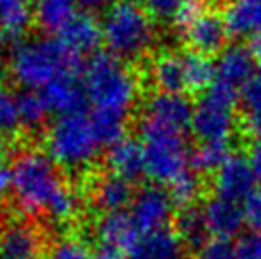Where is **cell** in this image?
Here are the masks:
<instances>
[{
    "instance_id": "obj_17",
    "label": "cell",
    "mask_w": 261,
    "mask_h": 259,
    "mask_svg": "<svg viewBox=\"0 0 261 259\" xmlns=\"http://www.w3.org/2000/svg\"><path fill=\"white\" fill-rule=\"evenodd\" d=\"M107 166L113 175H118L126 181H138L141 175H147L145 151L141 141L124 137L107 151Z\"/></svg>"
},
{
    "instance_id": "obj_4",
    "label": "cell",
    "mask_w": 261,
    "mask_h": 259,
    "mask_svg": "<svg viewBox=\"0 0 261 259\" xmlns=\"http://www.w3.org/2000/svg\"><path fill=\"white\" fill-rule=\"evenodd\" d=\"M103 44L120 61H136L152 48L156 29L152 15L136 0H116L101 19Z\"/></svg>"
},
{
    "instance_id": "obj_16",
    "label": "cell",
    "mask_w": 261,
    "mask_h": 259,
    "mask_svg": "<svg viewBox=\"0 0 261 259\" xmlns=\"http://www.w3.org/2000/svg\"><path fill=\"white\" fill-rule=\"evenodd\" d=\"M128 259H187V248L170 229L141 235L128 252Z\"/></svg>"
},
{
    "instance_id": "obj_2",
    "label": "cell",
    "mask_w": 261,
    "mask_h": 259,
    "mask_svg": "<svg viewBox=\"0 0 261 259\" xmlns=\"http://www.w3.org/2000/svg\"><path fill=\"white\" fill-rule=\"evenodd\" d=\"M80 59L59 38H29L10 54V74L25 92H42L61 76L79 71Z\"/></svg>"
},
{
    "instance_id": "obj_38",
    "label": "cell",
    "mask_w": 261,
    "mask_h": 259,
    "mask_svg": "<svg viewBox=\"0 0 261 259\" xmlns=\"http://www.w3.org/2000/svg\"><path fill=\"white\" fill-rule=\"evenodd\" d=\"M94 259H128L126 255V250L122 248H116V246L109 244H99L95 246L94 250Z\"/></svg>"
},
{
    "instance_id": "obj_7",
    "label": "cell",
    "mask_w": 261,
    "mask_h": 259,
    "mask_svg": "<svg viewBox=\"0 0 261 259\" xmlns=\"http://www.w3.org/2000/svg\"><path fill=\"white\" fill-rule=\"evenodd\" d=\"M237 99L239 94L218 84L198 99L193 111L191 130L200 143H231L237 126Z\"/></svg>"
},
{
    "instance_id": "obj_37",
    "label": "cell",
    "mask_w": 261,
    "mask_h": 259,
    "mask_svg": "<svg viewBox=\"0 0 261 259\" xmlns=\"http://www.w3.org/2000/svg\"><path fill=\"white\" fill-rule=\"evenodd\" d=\"M204 10L206 8H204L202 0H187V4L179 10V14L175 15V25H179L181 29H185L187 25H191L198 15L202 14Z\"/></svg>"
},
{
    "instance_id": "obj_29",
    "label": "cell",
    "mask_w": 261,
    "mask_h": 259,
    "mask_svg": "<svg viewBox=\"0 0 261 259\" xmlns=\"http://www.w3.org/2000/svg\"><path fill=\"white\" fill-rule=\"evenodd\" d=\"M231 154V143H200L191 154V168L196 173L218 172Z\"/></svg>"
},
{
    "instance_id": "obj_27",
    "label": "cell",
    "mask_w": 261,
    "mask_h": 259,
    "mask_svg": "<svg viewBox=\"0 0 261 259\" xmlns=\"http://www.w3.org/2000/svg\"><path fill=\"white\" fill-rule=\"evenodd\" d=\"M242 113L246 132L261 141V67L242 92Z\"/></svg>"
},
{
    "instance_id": "obj_5",
    "label": "cell",
    "mask_w": 261,
    "mask_h": 259,
    "mask_svg": "<svg viewBox=\"0 0 261 259\" xmlns=\"http://www.w3.org/2000/svg\"><path fill=\"white\" fill-rule=\"evenodd\" d=\"M141 145L145 151L147 175L154 185H172L183 173L191 172V154L185 132L168 128L143 116L139 124Z\"/></svg>"
},
{
    "instance_id": "obj_10",
    "label": "cell",
    "mask_w": 261,
    "mask_h": 259,
    "mask_svg": "<svg viewBox=\"0 0 261 259\" xmlns=\"http://www.w3.org/2000/svg\"><path fill=\"white\" fill-rule=\"evenodd\" d=\"M255 71L252 51L244 46H227L216 61V84L240 94L254 79Z\"/></svg>"
},
{
    "instance_id": "obj_21",
    "label": "cell",
    "mask_w": 261,
    "mask_h": 259,
    "mask_svg": "<svg viewBox=\"0 0 261 259\" xmlns=\"http://www.w3.org/2000/svg\"><path fill=\"white\" fill-rule=\"evenodd\" d=\"M223 19L229 35L252 38L261 33V0H229Z\"/></svg>"
},
{
    "instance_id": "obj_15",
    "label": "cell",
    "mask_w": 261,
    "mask_h": 259,
    "mask_svg": "<svg viewBox=\"0 0 261 259\" xmlns=\"http://www.w3.org/2000/svg\"><path fill=\"white\" fill-rule=\"evenodd\" d=\"M202 214L210 235L218 240H229V238L237 237L242 225L246 223L240 204L225 200L221 196H212L210 200L204 204Z\"/></svg>"
},
{
    "instance_id": "obj_18",
    "label": "cell",
    "mask_w": 261,
    "mask_h": 259,
    "mask_svg": "<svg viewBox=\"0 0 261 259\" xmlns=\"http://www.w3.org/2000/svg\"><path fill=\"white\" fill-rule=\"evenodd\" d=\"M59 40L73 56L82 59L84 56H95L97 46L103 42L101 23H97L90 15H76L71 25L63 33H59Z\"/></svg>"
},
{
    "instance_id": "obj_28",
    "label": "cell",
    "mask_w": 261,
    "mask_h": 259,
    "mask_svg": "<svg viewBox=\"0 0 261 259\" xmlns=\"http://www.w3.org/2000/svg\"><path fill=\"white\" fill-rule=\"evenodd\" d=\"M17 115L21 126L37 130L46 122L50 109L40 92H23L21 95H17Z\"/></svg>"
},
{
    "instance_id": "obj_33",
    "label": "cell",
    "mask_w": 261,
    "mask_h": 259,
    "mask_svg": "<svg viewBox=\"0 0 261 259\" xmlns=\"http://www.w3.org/2000/svg\"><path fill=\"white\" fill-rule=\"evenodd\" d=\"M187 0H145V10L159 19H175Z\"/></svg>"
},
{
    "instance_id": "obj_1",
    "label": "cell",
    "mask_w": 261,
    "mask_h": 259,
    "mask_svg": "<svg viewBox=\"0 0 261 259\" xmlns=\"http://www.w3.org/2000/svg\"><path fill=\"white\" fill-rule=\"evenodd\" d=\"M82 86L86 92L92 113H109L130 118L132 107L136 105L139 84L130 67L118 58L95 54L88 59L82 74Z\"/></svg>"
},
{
    "instance_id": "obj_35",
    "label": "cell",
    "mask_w": 261,
    "mask_h": 259,
    "mask_svg": "<svg viewBox=\"0 0 261 259\" xmlns=\"http://www.w3.org/2000/svg\"><path fill=\"white\" fill-rule=\"evenodd\" d=\"M196 259H237V253H234V246H231L229 240L214 238L198 252Z\"/></svg>"
},
{
    "instance_id": "obj_9",
    "label": "cell",
    "mask_w": 261,
    "mask_h": 259,
    "mask_svg": "<svg viewBox=\"0 0 261 259\" xmlns=\"http://www.w3.org/2000/svg\"><path fill=\"white\" fill-rule=\"evenodd\" d=\"M255 177L250 159L242 154H231L219 166L214 177V189L216 196H221L225 200L231 202H244L252 193H255Z\"/></svg>"
},
{
    "instance_id": "obj_43",
    "label": "cell",
    "mask_w": 261,
    "mask_h": 259,
    "mask_svg": "<svg viewBox=\"0 0 261 259\" xmlns=\"http://www.w3.org/2000/svg\"><path fill=\"white\" fill-rule=\"evenodd\" d=\"M6 56V33L0 29V61Z\"/></svg>"
},
{
    "instance_id": "obj_19",
    "label": "cell",
    "mask_w": 261,
    "mask_h": 259,
    "mask_svg": "<svg viewBox=\"0 0 261 259\" xmlns=\"http://www.w3.org/2000/svg\"><path fill=\"white\" fill-rule=\"evenodd\" d=\"M134 198L136 194H134V187L130 181L113 175V173L99 177L92 189V202L95 210H99L103 214L124 212V208L132 204Z\"/></svg>"
},
{
    "instance_id": "obj_3",
    "label": "cell",
    "mask_w": 261,
    "mask_h": 259,
    "mask_svg": "<svg viewBox=\"0 0 261 259\" xmlns=\"http://www.w3.org/2000/svg\"><path fill=\"white\" fill-rule=\"evenodd\" d=\"M69 187L56 162L40 151H25L12 166V193L25 216H44Z\"/></svg>"
},
{
    "instance_id": "obj_11",
    "label": "cell",
    "mask_w": 261,
    "mask_h": 259,
    "mask_svg": "<svg viewBox=\"0 0 261 259\" xmlns=\"http://www.w3.org/2000/svg\"><path fill=\"white\" fill-rule=\"evenodd\" d=\"M185 40L191 46V51H198L204 56L221 54L229 38V29L225 25L223 15L204 10L195 21L187 25L185 29Z\"/></svg>"
},
{
    "instance_id": "obj_30",
    "label": "cell",
    "mask_w": 261,
    "mask_h": 259,
    "mask_svg": "<svg viewBox=\"0 0 261 259\" xmlns=\"http://www.w3.org/2000/svg\"><path fill=\"white\" fill-rule=\"evenodd\" d=\"M198 194H200V181L193 170L183 173L179 179L170 185V196H172L174 204L185 210L193 206V202L198 198Z\"/></svg>"
},
{
    "instance_id": "obj_22",
    "label": "cell",
    "mask_w": 261,
    "mask_h": 259,
    "mask_svg": "<svg viewBox=\"0 0 261 259\" xmlns=\"http://www.w3.org/2000/svg\"><path fill=\"white\" fill-rule=\"evenodd\" d=\"M151 80L156 92L164 94H183L185 92V71H183V54L166 51L160 54L151 65Z\"/></svg>"
},
{
    "instance_id": "obj_14",
    "label": "cell",
    "mask_w": 261,
    "mask_h": 259,
    "mask_svg": "<svg viewBox=\"0 0 261 259\" xmlns=\"http://www.w3.org/2000/svg\"><path fill=\"white\" fill-rule=\"evenodd\" d=\"M40 94L50 109V113H56L58 116L84 113L88 101L84 86H82V82L74 79V74L61 76L56 82H51L50 86L44 88Z\"/></svg>"
},
{
    "instance_id": "obj_24",
    "label": "cell",
    "mask_w": 261,
    "mask_h": 259,
    "mask_svg": "<svg viewBox=\"0 0 261 259\" xmlns=\"http://www.w3.org/2000/svg\"><path fill=\"white\" fill-rule=\"evenodd\" d=\"M183 71L189 92H208L216 84V61L210 56L198 51L183 54Z\"/></svg>"
},
{
    "instance_id": "obj_42",
    "label": "cell",
    "mask_w": 261,
    "mask_h": 259,
    "mask_svg": "<svg viewBox=\"0 0 261 259\" xmlns=\"http://www.w3.org/2000/svg\"><path fill=\"white\" fill-rule=\"evenodd\" d=\"M248 50L252 51V56L255 58V61H261V33H257V35H254L250 38Z\"/></svg>"
},
{
    "instance_id": "obj_26",
    "label": "cell",
    "mask_w": 261,
    "mask_h": 259,
    "mask_svg": "<svg viewBox=\"0 0 261 259\" xmlns=\"http://www.w3.org/2000/svg\"><path fill=\"white\" fill-rule=\"evenodd\" d=\"M35 19L29 0H0V29L10 36H21Z\"/></svg>"
},
{
    "instance_id": "obj_25",
    "label": "cell",
    "mask_w": 261,
    "mask_h": 259,
    "mask_svg": "<svg viewBox=\"0 0 261 259\" xmlns=\"http://www.w3.org/2000/svg\"><path fill=\"white\" fill-rule=\"evenodd\" d=\"M177 237L181 238L185 248L198 250V252L210 242L208 238L212 235L210 230H208L202 210H196V208L183 210L181 216L177 217Z\"/></svg>"
},
{
    "instance_id": "obj_13",
    "label": "cell",
    "mask_w": 261,
    "mask_h": 259,
    "mask_svg": "<svg viewBox=\"0 0 261 259\" xmlns=\"http://www.w3.org/2000/svg\"><path fill=\"white\" fill-rule=\"evenodd\" d=\"M44 242L37 227L15 221L0 232V259H42Z\"/></svg>"
},
{
    "instance_id": "obj_34",
    "label": "cell",
    "mask_w": 261,
    "mask_h": 259,
    "mask_svg": "<svg viewBox=\"0 0 261 259\" xmlns=\"http://www.w3.org/2000/svg\"><path fill=\"white\" fill-rule=\"evenodd\" d=\"M237 259H261V232H246L234 244Z\"/></svg>"
},
{
    "instance_id": "obj_12",
    "label": "cell",
    "mask_w": 261,
    "mask_h": 259,
    "mask_svg": "<svg viewBox=\"0 0 261 259\" xmlns=\"http://www.w3.org/2000/svg\"><path fill=\"white\" fill-rule=\"evenodd\" d=\"M195 105L183 94H164L156 92L145 103V118L152 122L164 124L168 128H175L185 132L191 128Z\"/></svg>"
},
{
    "instance_id": "obj_41",
    "label": "cell",
    "mask_w": 261,
    "mask_h": 259,
    "mask_svg": "<svg viewBox=\"0 0 261 259\" xmlns=\"http://www.w3.org/2000/svg\"><path fill=\"white\" fill-rule=\"evenodd\" d=\"M250 164H252V170H254L257 181L261 183V141H255L252 151H250Z\"/></svg>"
},
{
    "instance_id": "obj_31",
    "label": "cell",
    "mask_w": 261,
    "mask_h": 259,
    "mask_svg": "<svg viewBox=\"0 0 261 259\" xmlns=\"http://www.w3.org/2000/svg\"><path fill=\"white\" fill-rule=\"evenodd\" d=\"M48 259H94V253L80 238L65 237L51 246Z\"/></svg>"
},
{
    "instance_id": "obj_23",
    "label": "cell",
    "mask_w": 261,
    "mask_h": 259,
    "mask_svg": "<svg viewBox=\"0 0 261 259\" xmlns=\"http://www.w3.org/2000/svg\"><path fill=\"white\" fill-rule=\"evenodd\" d=\"M76 15V0H37L35 6V21L46 33H63Z\"/></svg>"
},
{
    "instance_id": "obj_20",
    "label": "cell",
    "mask_w": 261,
    "mask_h": 259,
    "mask_svg": "<svg viewBox=\"0 0 261 259\" xmlns=\"http://www.w3.org/2000/svg\"><path fill=\"white\" fill-rule=\"evenodd\" d=\"M95 237L99 244H109L122 248L130 252V248L141 237L134 225V219L128 212H115V214H103L99 221L95 223Z\"/></svg>"
},
{
    "instance_id": "obj_44",
    "label": "cell",
    "mask_w": 261,
    "mask_h": 259,
    "mask_svg": "<svg viewBox=\"0 0 261 259\" xmlns=\"http://www.w3.org/2000/svg\"><path fill=\"white\" fill-rule=\"evenodd\" d=\"M6 152H8V141H6V137L0 134V162L4 160Z\"/></svg>"
},
{
    "instance_id": "obj_32",
    "label": "cell",
    "mask_w": 261,
    "mask_h": 259,
    "mask_svg": "<svg viewBox=\"0 0 261 259\" xmlns=\"http://www.w3.org/2000/svg\"><path fill=\"white\" fill-rule=\"evenodd\" d=\"M17 126H19L17 97H14L4 88H0V134L2 132H14Z\"/></svg>"
},
{
    "instance_id": "obj_40",
    "label": "cell",
    "mask_w": 261,
    "mask_h": 259,
    "mask_svg": "<svg viewBox=\"0 0 261 259\" xmlns=\"http://www.w3.org/2000/svg\"><path fill=\"white\" fill-rule=\"evenodd\" d=\"M76 2L86 12H101V10H109L116 0H76Z\"/></svg>"
},
{
    "instance_id": "obj_6",
    "label": "cell",
    "mask_w": 261,
    "mask_h": 259,
    "mask_svg": "<svg viewBox=\"0 0 261 259\" xmlns=\"http://www.w3.org/2000/svg\"><path fill=\"white\" fill-rule=\"evenodd\" d=\"M99 147L101 143L92 120L84 113L58 116L46 134V154L56 166L71 172H80L94 164Z\"/></svg>"
},
{
    "instance_id": "obj_8",
    "label": "cell",
    "mask_w": 261,
    "mask_h": 259,
    "mask_svg": "<svg viewBox=\"0 0 261 259\" xmlns=\"http://www.w3.org/2000/svg\"><path fill=\"white\" fill-rule=\"evenodd\" d=\"M174 200L160 185L143 187L132 202L130 216L139 235H149L168 229L172 219Z\"/></svg>"
},
{
    "instance_id": "obj_39",
    "label": "cell",
    "mask_w": 261,
    "mask_h": 259,
    "mask_svg": "<svg viewBox=\"0 0 261 259\" xmlns=\"http://www.w3.org/2000/svg\"><path fill=\"white\" fill-rule=\"evenodd\" d=\"M10 191H12V170H8L0 162V202L6 198Z\"/></svg>"
},
{
    "instance_id": "obj_36",
    "label": "cell",
    "mask_w": 261,
    "mask_h": 259,
    "mask_svg": "<svg viewBox=\"0 0 261 259\" xmlns=\"http://www.w3.org/2000/svg\"><path fill=\"white\" fill-rule=\"evenodd\" d=\"M242 212H244V221L252 229V232H261V191H255L248 196Z\"/></svg>"
}]
</instances>
